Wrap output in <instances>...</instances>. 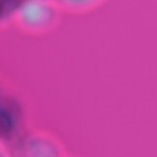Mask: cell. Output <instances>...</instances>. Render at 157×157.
Masks as SVG:
<instances>
[{
    "instance_id": "6da1fadb",
    "label": "cell",
    "mask_w": 157,
    "mask_h": 157,
    "mask_svg": "<svg viewBox=\"0 0 157 157\" xmlns=\"http://www.w3.org/2000/svg\"><path fill=\"white\" fill-rule=\"evenodd\" d=\"M12 118L10 114L2 108H0V136H7L12 130Z\"/></svg>"
},
{
    "instance_id": "7a4b0ae2",
    "label": "cell",
    "mask_w": 157,
    "mask_h": 157,
    "mask_svg": "<svg viewBox=\"0 0 157 157\" xmlns=\"http://www.w3.org/2000/svg\"><path fill=\"white\" fill-rule=\"evenodd\" d=\"M1 12H2V7L0 6V15H1Z\"/></svg>"
}]
</instances>
